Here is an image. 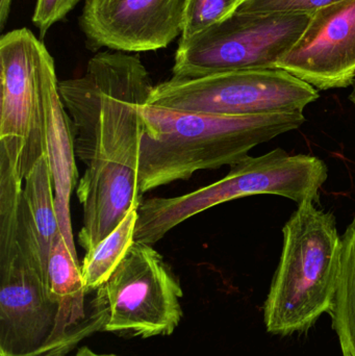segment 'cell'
<instances>
[{
	"label": "cell",
	"instance_id": "obj_18",
	"mask_svg": "<svg viewBox=\"0 0 355 356\" xmlns=\"http://www.w3.org/2000/svg\"><path fill=\"white\" fill-rule=\"evenodd\" d=\"M10 6H12V0H0V31L6 26L8 15H10Z\"/></svg>",
	"mask_w": 355,
	"mask_h": 356
},
{
	"label": "cell",
	"instance_id": "obj_15",
	"mask_svg": "<svg viewBox=\"0 0 355 356\" xmlns=\"http://www.w3.org/2000/svg\"><path fill=\"white\" fill-rule=\"evenodd\" d=\"M239 0H187L179 43L189 41L233 14Z\"/></svg>",
	"mask_w": 355,
	"mask_h": 356
},
{
	"label": "cell",
	"instance_id": "obj_14",
	"mask_svg": "<svg viewBox=\"0 0 355 356\" xmlns=\"http://www.w3.org/2000/svg\"><path fill=\"white\" fill-rule=\"evenodd\" d=\"M138 209L131 207L122 222L95 248L85 253L81 273L88 294L96 292L108 282L135 243Z\"/></svg>",
	"mask_w": 355,
	"mask_h": 356
},
{
	"label": "cell",
	"instance_id": "obj_13",
	"mask_svg": "<svg viewBox=\"0 0 355 356\" xmlns=\"http://www.w3.org/2000/svg\"><path fill=\"white\" fill-rule=\"evenodd\" d=\"M329 314L342 355L355 356V215L342 236L339 277Z\"/></svg>",
	"mask_w": 355,
	"mask_h": 356
},
{
	"label": "cell",
	"instance_id": "obj_1",
	"mask_svg": "<svg viewBox=\"0 0 355 356\" xmlns=\"http://www.w3.org/2000/svg\"><path fill=\"white\" fill-rule=\"evenodd\" d=\"M154 88L139 54L115 50L97 52L85 74L58 83L75 156L85 166L76 186L83 207L77 238L85 253L143 201L138 186L141 108Z\"/></svg>",
	"mask_w": 355,
	"mask_h": 356
},
{
	"label": "cell",
	"instance_id": "obj_3",
	"mask_svg": "<svg viewBox=\"0 0 355 356\" xmlns=\"http://www.w3.org/2000/svg\"><path fill=\"white\" fill-rule=\"evenodd\" d=\"M283 249L264 305L267 330L277 336L308 332L333 307L342 236L331 211L299 203L283 228Z\"/></svg>",
	"mask_w": 355,
	"mask_h": 356
},
{
	"label": "cell",
	"instance_id": "obj_6",
	"mask_svg": "<svg viewBox=\"0 0 355 356\" xmlns=\"http://www.w3.org/2000/svg\"><path fill=\"white\" fill-rule=\"evenodd\" d=\"M318 90L283 69L233 71L154 86L148 104L201 114L302 113Z\"/></svg>",
	"mask_w": 355,
	"mask_h": 356
},
{
	"label": "cell",
	"instance_id": "obj_20",
	"mask_svg": "<svg viewBox=\"0 0 355 356\" xmlns=\"http://www.w3.org/2000/svg\"><path fill=\"white\" fill-rule=\"evenodd\" d=\"M354 91L352 92V94H350L349 99L352 100V104L355 106V83H354Z\"/></svg>",
	"mask_w": 355,
	"mask_h": 356
},
{
	"label": "cell",
	"instance_id": "obj_10",
	"mask_svg": "<svg viewBox=\"0 0 355 356\" xmlns=\"http://www.w3.org/2000/svg\"><path fill=\"white\" fill-rule=\"evenodd\" d=\"M317 90L343 89L355 83V0L312 15L297 43L277 63Z\"/></svg>",
	"mask_w": 355,
	"mask_h": 356
},
{
	"label": "cell",
	"instance_id": "obj_5",
	"mask_svg": "<svg viewBox=\"0 0 355 356\" xmlns=\"http://www.w3.org/2000/svg\"><path fill=\"white\" fill-rule=\"evenodd\" d=\"M311 19L312 15L252 14L236 10L193 39L179 43L172 79L276 69Z\"/></svg>",
	"mask_w": 355,
	"mask_h": 356
},
{
	"label": "cell",
	"instance_id": "obj_7",
	"mask_svg": "<svg viewBox=\"0 0 355 356\" xmlns=\"http://www.w3.org/2000/svg\"><path fill=\"white\" fill-rule=\"evenodd\" d=\"M51 62L43 42L26 27L0 38V152L22 180L44 154L42 94Z\"/></svg>",
	"mask_w": 355,
	"mask_h": 356
},
{
	"label": "cell",
	"instance_id": "obj_9",
	"mask_svg": "<svg viewBox=\"0 0 355 356\" xmlns=\"http://www.w3.org/2000/svg\"><path fill=\"white\" fill-rule=\"evenodd\" d=\"M187 0H85L79 26L91 50L139 54L181 35Z\"/></svg>",
	"mask_w": 355,
	"mask_h": 356
},
{
	"label": "cell",
	"instance_id": "obj_19",
	"mask_svg": "<svg viewBox=\"0 0 355 356\" xmlns=\"http://www.w3.org/2000/svg\"><path fill=\"white\" fill-rule=\"evenodd\" d=\"M73 356H121L117 355H106V353H97L90 349L89 347L83 346L79 348Z\"/></svg>",
	"mask_w": 355,
	"mask_h": 356
},
{
	"label": "cell",
	"instance_id": "obj_17",
	"mask_svg": "<svg viewBox=\"0 0 355 356\" xmlns=\"http://www.w3.org/2000/svg\"><path fill=\"white\" fill-rule=\"evenodd\" d=\"M81 0H37L33 22L43 38L50 27L66 18Z\"/></svg>",
	"mask_w": 355,
	"mask_h": 356
},
{
	"label": "cell",
	"instance_id": "obj_2",
	"mask_svg": "<svg viewBox=\"0 0 355 356\" xmlns=\"http://www.w3.org/2000/svg\"><path fill=\"white\" fill-rule=\"evenodd\" d=\"M138 186L142 196L198 171L233 166L256 146L296 131L304 113L229 115L181 112L144 104Z\"/></svg>",
	"mask_w": 355,
	"mask_h": 356
},
{
	"label": "cell",
	"instance_id": "obj_16",
	"mask_svg": "<svg viewBox=\"0 0 355 356\" xmlns=\"http://www.w3.org/2000/svg\"><path fill=\"white\" fill-rule=\"evenodd\" d=\"M345 0H246L240 12L252 14L313 15Z\"/></svg>",
	"mask_w": 355,
	"mask_h": 356
},
{
	"label": "cell",
	"instance_id": "obj_4",
	"mask_svg": "<svg viewBox=\"0 0 355 356\" xmlns=\"http://www.w3.org/2000/svg\"><path fill=\"white\" fill-rule=\"evenodd\" d=\"M60 309L45 271L29 249L18 207L0 211V356H65Z\"/></svg>",
	"mask_w": 355,
	"mask_h": 356
},
{
	"label": "cell",
	"instance_id": "obj_11",
	"mask_svg": "<svg viewBox=\"0 0 355 356\" xmlns=\"http://www.w3.org/2000/svg\"><path fill=\"white\" fill-rule=\"evenodd\" d=\"M58 83L53 60L46 69L42 94L44 154L47 156L52 175L60 232L69 249L77 255L71 224L70 199L79 184V172L72 127L60 97Z\"/></svg>",
	"mask_w": 355,
	"mask_h": 356
},
{
	"label": "cell",
	"instance_id": "obj_21",
	"mask_svg": "<svg viewBox=\"0 0 355 356\" xmlns=\"http://www.w3.org/2000/svg\"><path fill=\"white\" fill-rule=\"evenodd\" d=\"M244 1H246V0H239L240 4L243 3Z\"/></svg>",
	"mask_w": 355,
	"mask_h": 356
},
{
	"label": "cell",
	"instance_id": "obj_12",
	"mask_svg": "<svg viewBox=\"0 0 355 356\" xmlns=\"http://www.w3.org/2000/svg\"><path fill=\"white\" fill-rule=\"evenodd\" d=\"M23 182L21 222L31 250L46 273L52 243L60 232L54 203L52 175L45 154L37 161Z\"/></svg>",
	"mask_w": 355,
	"mask_h": 356
},
{
	"label": "cell",
	"instance_id": "obj_8",
	"mask_svg": "<svg viewBox=\"0 0 355 356\" xmlns=\"http://www.w3.org/2000/svg\"><path fill=\"white\" fill-rule=\"evenodd\" d=\"M97 292L108 312L104 332L143 339L170 336L183 318L181 282L151 245L133 243Z\"/></svg>",
	"mask_w": 355,
	"mask_h": 356
}]
</instances>
